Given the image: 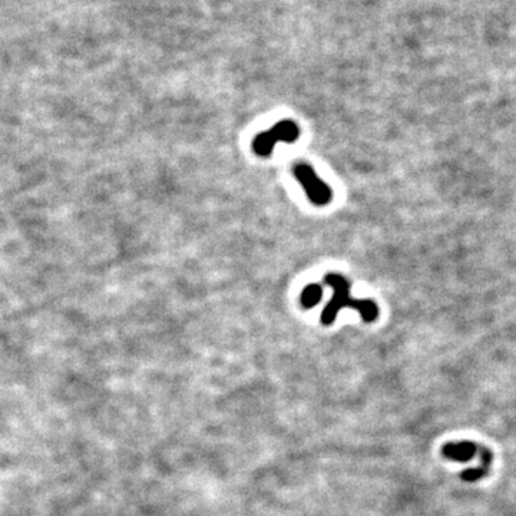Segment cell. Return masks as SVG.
I'll list each match as a JSON object with an SVG mask.
<instances>
[{
    "label": "cell",
    "mask_w": 516,
    "mask_h": 516,
    "mask_svg": "<svg viewBox=\"0 0 516 516\" xmlns=\"http://www.w3.org/2000/svg\"><path fill=\"white\" fill-rule=\"evenodd\" d=\"M300 137V128L293 121H281L273 128L258 133L253 141V151L260 156H268L279 142L293 144Z\"/></svg>",
    "instance_id": "2"
},
{
    "label": "cell",
    "mask_w": 516,
    "mask_h": 516,
    "mask_svg": "<svg viewBox=\"0 0 516 516\" xmlns=\"http://www.w3.org/2000/svg\"><path fill=\"white\" fill-rule=\"evenodd\" d=\"M480 457H482V462L483 465L479 466V468H475V469H468L465 471L464 473H462V479L466 480V482H475L478 479H482L483 476L487 475L489 472V465H491V459H492V455L491 452H489L486 448H483L480 450Z\"/></svg>",
    "instance_id": "5"
},
{
    "label": "cell",
    "mask_w": 516,
    "mask_h": 516,
    "mask_svg": "<svg viewBox=\"0 0 516 516\" xmlns=\"http://www.w3.org/2000/svg\"><path fill=\"white\" fill-rule=\"evenodd\" d=\"M321 297H323V288H321V286H318V284H310V286H307L303 290L300 300H302L303 307L311 309V307H314V306H317L320 303Z\"/></svg>",
    "instance_id": "6"
},
{
    "label": "cell",
    "mask_w": 516,
    "mask_h": 516,
    "mask_svg": "<svg viewBox=\"0 0 516 516\" xmlns=\"http://www.w3.org/2000/svg\"><path fill=\"white\" fill-rule=\"evenodd\" d=\"M324 283L330 286L333 290V297L329 304L324 307L320 321L324 325H330L334 323L339 311L343 307H351L360 313L364 323H373L378 317V307L374 302L367 300H356L350 295V283L340 274L329 273L324 277Z\"/></svg>",
    "instance_id": "1"
},
{
    "label": "cell",
    "mask_w": 516,
    "mask_h": 516,
    "mask_svg": "<svg viewBox=\"0 0 516 516\" xmlns=\"http://www.w3.org/2000/svg\"><path fill=\"white\" fill-rule=\"evenodd\" d=\"M476 445L471 442L448 443L443 446V455L455 462H468L476 455Z\"/></svg>",
    "instance_id": "4"
},
{
    "label": "cell",
    "mask_w": 516,
    "mask_h": 516,
    "mask_svg": "<svg viewBox=\"0 0 516 516\" xmlns=\"http://www.w3.org/2000/svg\"><path fill=\"white\" fill-rule=\"evenodd\" d=\"M295 179L302 184V186L304 188V191L309 197V200L318 207L327 205L332 200H333V193L330 186L325 184L324 181H321L314 168L306 162H300L297 164L293 170Z\"/></svg>",
    "instance_id": "3"
}]
</instances>
